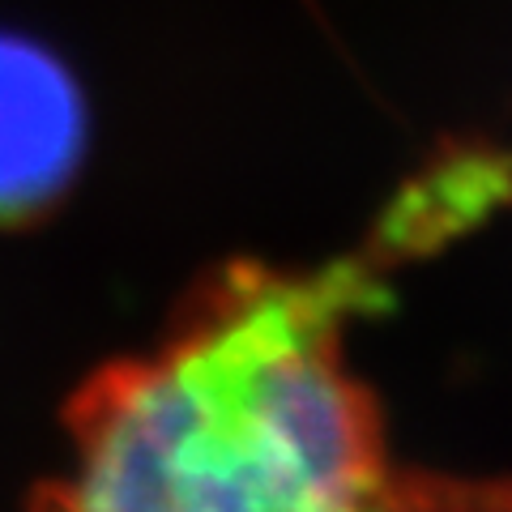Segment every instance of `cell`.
<instances>
[{
	"label": "cell",
	"instance_id": "obj_1",
	"mask_svg": "<svg viewBox=\"0 0 512 512\" xmlns=\"http://www.w3.org/2000/svg\"><path fill=\"white\" fill-rule=\"evenodd\" d=\"M380 265L372 248L218 278L167 342L77 397L39 512H367L389 470L342 325L376 303Z\"/></svg>",
	"mask_w": 512,
	"mask_h": 512
},
{
	"label": "cell",
	"instance_id": "obj_2",
	"mask_svg": "<svg viewBox=\"0 0 512 512\" xmlns=\"http://www.w3.org/2000/svg\"><path fill=\"white\" fill-rule=\"evenodd\" d=\"M82 141V99L64 64L0 35V222L52 205L77 171Z\"/></svg>",
	"mask_w": 512,
	"mask_h": 512
},
{
	"label": "cell",
	"instance_id": "obj_3",
	"mask_svg": "<svg viewBox=\"0 0 512 512\" xmlns=\"http://www.w3.org/2000/svg\"><path fill=\"white\" fill-rule=\"evenodd\" d=\"M367 512H512V483L389 474L376 491V500L367 504Z\"/></svg>",
	"mask_w": 512,
	"mask_h": 512
}]
</instances>
